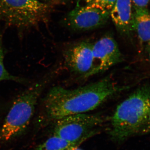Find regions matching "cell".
Masks as SVG:
<instances>
[{"label": "cell", "instance_id": "cell-11", "mask_svg": "<svg viewBox=\"0 0 150 150\" xmlns=\"http://www.w3.org/2000/svg\"><path fill=\"white\" fill-rule=\"evenodd\" d=\"M78 144L69 142L54 135L34 150H71L76 146Z\"/></svg>", "mask_w": 150, "mask_h": 150}, {"label": "cell", "instance_id": "cell-16", "mask_svg": "<svg viewBox=\"0 0 150 150\" xmlns=\"http://www.w3.org/2000/svg\"><path fill=\"white\" fill-rule=\"evenodd\" d=\"M69 0H52V2L56 3H64L68 1Z\"/></svg>", "mask_w": 150, "mask_h": 150}, {"label": "cell", "instance_id": "cell-5", "mask_svg": "<svg viewBox=\"0 0 150 150\" xmlns=\"http://www.w3.org/2000/svg\"><path fill=\"white\" fill-rule=\"evenodd\" d=\"M103 121L99 114L86 113L69 115L56 121L54 135L69 142L79 143Z\"/></svg>", "mask_w": 150, "mask_h": 150}, {"label": "cell", "instance_id": "cell-9", "mask_svg": "<svg viewBox=\"0 0 150 150\" xmlns=\"http://www.w3.org/2000/svg\"><path fill=\"white\" fill-rule=\"evenodd\" d=\"M110 16L116 29L121 34L129 35L134 31L132 0H116L110 11Z\"/></svg>", "mask_w": 150, "mask_h": 150}, {"label": "cell", "instance_id": "cell-2", "mask_svg": "<svg viewBox=\"0 0 150 150\" xmlns=\"http://www.w3.org/2000/svg\"><path fill=\"white\" fill-rule=\"evenodd\" d=\"M111 125L110 135L118 142L150 133V84L139 87L117 105Z\"/></svg>", "mask_w": 150, "mask_h": 150}, {"label": "cell", "instance_id": "cell-13", "mask_svg": "<svg viewBox=\"0 0 150 150\" xmlns=\"http://www.w3.org/2000/svg\"><path fill=\"white\" fill-rule=\"evenodd\" d=\"M116 0H76V6H90L110 12Z\"/></svg>", "mask_w": 150, "mask_h": 150}, {"label": "cell", "instance_id": "cell-6", "mask_svg": "<svg viewBox=\"0 0 150 150\" xmlns=\"http://www.w3.org/2000/svg\"><path fill=\"white\" fill-rule=\"evenodd\" d=\"M93 65L90 77L104 72L123 62L124 57L115 39L106 35L92 43Z\"/></svg>", "mask_w": 150, "mask_h": 150}, {"label": "cell", "instance_id": "cell-12", "mask_svg": "<svg viewBox=\"0 0 150 150\" xmlns=\"http://www.w3.org/2000/svg\"><path fill=\"white\" fill-rule=\"evenodd\" d=\"M4 53L3 47V35L2 34H0V82L4 81H10L20 83H28V81L24 78L13 76L8 71L4 64Z\"/></svg>", "mask_w": 150, "mask_h": 150}, {"label": "cell", "instance_id": "cell-7", "mask_svg": "<svg viewBox=\"0 0 150 150\" xmlns=\"http://www.w3.org/2000/svg\"><path fill=\"white\" fill-rule=\"evenodd\" d=\"M64 61L71 72L83 79L90 77L93 68L92 43L82 41L65 49Z\"/></svg>", "mask_w": 150, "mask_h": 150}, {"label": "cell", "instance_id": "cell-4", "mask_svg": "<svg viewBox=\"0 0 150 150\" xmlns=\"http://www.w3.org/2000/svg\"><path fill=\"white\" fill-rule=\"evenodd\" d=\"M48 6L39 0H0V20L20 29L44 21Z\"/></svg>", "mask_w": 150, "mask_h": 150}, {"label": "cell", "instance_id": "cell-17", "mask_svg": "<svg viewBox=\"0 0 150 150\" xmlns=\"http://www.w3.org/2000/svg\"><path fill=\"white\" fill-rule=\"evenodd\" d=\"M71 150H82L81 149H79V148H77L76 147V146L75 147L73 148V149H72Z\"/></svg>", "mask_w": 150, "mask_h": 150}, {"label": "cell", "instance_id": "cell-10", "mask_svg": "<svg viewBox=\"0 0 150 150\" xmlns=\"http://www.w3.org/2000/svg\"><path fill=\"white\" fill-rule=\"evenodd\" d=\"M133 27L141 43L147 44L150 42V12L147 7L133 5Z\"/></svg>", "mask_w": 150, "mask_h": 150}, {"label": "cell", "instance_id": "cell-14", "mask_svg": "<svg viewBox=\"0 0 150 150\" xmlns=\"http://www.w3.org/2000/svg\"><path fill=\"white\" fill-rule=\"evenodd\" d=\"M133 5L137 7H147L150 0H132Z\"/></svg>", "mask_w": 150, "mask_h": 150}, {"label": "cell", "instance_id": "cell-3", "mask_svg": "<svg viewBox=\"0 0 150 150\" xmlns=\"http://www.w3.org/2000/svg\"><path fill=\"white\" fill-rule=\"evenodd\" d=\"M51 77L46 75L40 78L15 99L0 129V142H8L27 129Z\"/></svg>", "mask_w": 150, "mask_h": 150}, {"label": "cell", "instance_id": "cell-8", "mask_svg": "<svg viewBox=\"0 0 150 150\" xmlns=\"http://www.w3.org/2000/svg\"><path fill=\"white\" fill-rule=\"evenodd\" d=\"M110 11L93 7H76L67 15L68 26L77 31L96 29L105 24L110 18Z\"/></svg>", "mask_w": 150, "mask_h": 150}, {"label": "cell", "instance_id": "cell-1", "mask_svg": "<svg viewBox=\"0 0 150 150\" xmlns=\"http://www.w3.org/2000/svg\"><path fill=\"white\" fill-rule=\"evenodd\" d=\"M129 88L119 85L110 76L76 88L54 87L42 100V111L48 119L56 121L69 115L87 113Z\"/></svg>", "mask_w": 150, "mask_h": 150}, {"label": "cell", "instance_id": "cell-15", "mask_svg": "<svg viewBox=\"0 0 150 150\" xmlns=\"http://www.w3.org/2000/svg\"><path fill=\"white\" fill-rule=\"evenodd\" d=\"M146 51L147 53L148 58L150 63V41L146 44Z\"/></svg>", "mask_w": 150, "mask_h": 150}, {"label": "cell", "instance_id": "cell-18", "mask_svg": "<svg viewBox=\"0 0 150 150\" xmlns=\"http://www.w3.org/2000/svg\"><path fill=\"white\" fill-rule=\"evenodd\" d=\"M42 1H44L45 2H51L52 1V0H42Z\"/></svg>", "mask_w": 150, "mask_h": 150}]
</instances>
